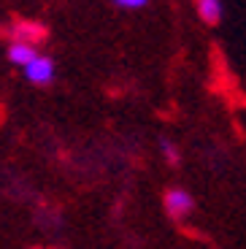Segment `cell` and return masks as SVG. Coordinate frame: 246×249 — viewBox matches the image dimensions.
<instances>
[{
    "label": "cell",
    "instance_id": "obj_9",
    "mask_svg": "<svg viewBox=\"0 0 246 249\" xmlns=\"http://www.w3.org/2000/svg\"><path fill=\"white\" fill-rule=\"evenodd\" d=\"M195 3H197V0H195Z\"/></svg>",
    "mask_w": 246,
    "mask_h": 249
},
{
    "label": "cell",
    "instance_id": "obj_7",
    "mask_svg": "<svg viewBox=\"0 0 246 249\" xmlns=\"http://www.w3.org/2000/svg\"><path fill=\"white\" fill-rule=\"evenodd\" d=\"M149 0H114V6L124 8V11H138V8H143Z\"/></svg>",
    "mask_w": 246,
    "mask_h": 249
},
{
    "label": "cell",
    "instance_id": "obj_6",
    "mask_svg": "<svg viewBox=\"0 0 246 249\" xmlns=\"http://www.w3.org/2000/svg\"><path fill=\"white\" fill-rule=\"evenodd\" d=\"M162 157H165L171 165H178V160H181V155H178V149H176V143H171V141H162Z\"/></svg>",
    "mask_w": 246,
    "mask_h": 249
},
{
    "label": "cell",
    "instance_id": "obj_8",
    "mask_svg": "<svg viewBox=\"0 0 246 249\" xmlns=\"http://www.w3.org/2000/svg\"><path fill=\"white\" fill-rule=\"evenodd\" d=\"M38 249H43V247H38Z\"/></svg>",
    "mask_w": 246,
    "mask_h": 249
},
{
    "label": "cell",
    "instance_id": "obj_5",
    "mask_svg": "<svg viewBox=\"0 0 246 249\" xmlns=\"http://www.w3.org/2000/svg\"><path fill=\"white\" fill-rule=\"evenodd\" d=\"M197 14L206 25H216L222 19V0H197Z\"/></svg>",
    "mask_w": 246,
    "mask_h": 249
},
{
    "label": "cell",
    "instance_id": "obj_1",
    "mask_svg": "<svg viewBox=\"0 0 246 249\" xmlns=\"http://www.w3.org/2000/svg\"><path fill=\"white\" fill-rule=\"evenodd\" d=\"M162 206H165V212L171 214L173 219H184L187 214H192V209H195V198H192L187 190H181V187H173V190L165 193Z\"/></svg>",
    "mask_w": 246,
    "mask_h": 249
},
{
    "label": "cell",
    "instance_id": "obj_2",
    "mask_svg": "<svg viewBox=\"0 0 246 249\" xmlns=\"http://www.w3.org/2000/svg\"><path fill=\"white\" fill-rule=\"evenodd\" d=\"M27 76V81L30 84H38V87H43V84H49L52 79H54V60L46 54H38L35 60L27 65V68H22Z\"/></svg>",
    "mask_w": 246,
    "mask_h": 249
},
{
    "label": "cell",
    "instance_id": "obj_4",
    "mask_svg": "<svg viewBox=\"0 0 246 249\" xmlns=\"http://www.w3.org/2000/svg\"><path fill=\"white\" fill-rule=\"evenodd\" d=\"M38 54H41L38 46L35 44H25V41H11L8 49H6V57L14 62V65H19V68H27Z\"/></svg>",
    "mask_w": 246,
    "mask_h": 249
},
{
    "label": "cell",
    "instance_id": "obj_3",
    "mask_svg": "<svg viewBox=\"0 0 246 249\" xmlns=\"http://www.w3.org/2000/svg\"><path fill=\"white\" fill-rule=\"evenodd\" d=\"M11 38L14 41H25V44H41L43 38H46V27L38 25V22H30V19H19L11 25Z\"/></svg>",
    "mask_w": 246,
    "mask_h": 249
}]
</instances>
